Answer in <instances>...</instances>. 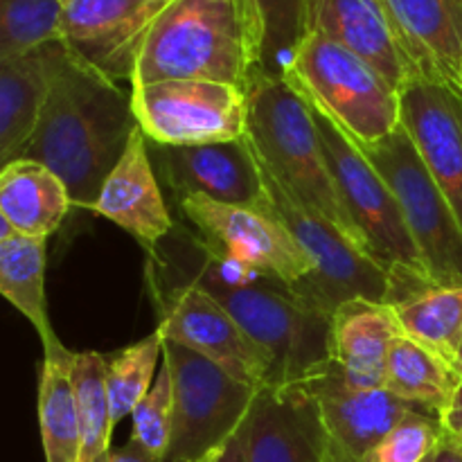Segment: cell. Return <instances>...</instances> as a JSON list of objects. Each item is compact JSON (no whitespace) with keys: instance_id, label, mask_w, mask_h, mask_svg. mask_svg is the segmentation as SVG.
<instances>
[{"instance_id":"obj_1","label":"cell","mask_w":462,"mask_h":462,"mask_svg":"<svg viewBox=\"0 0 462 462\" xmlns=\"http://www.w3.org/2000/svg\"><path fill=\"white\" fill-rule=\"evenodd\" d=\"M138 129L131 93L70 48L21 158L48 165L66 183L72 208L93 212L104 180Z\"/></svg>"},{"instance_id":"obj_2","label":"cell","mask_w":462,"mask_h":462,"mask_svg":"<svg viewBox=\"0 0 462 462\" xmlns=\"http://www.w3.org/2000/svg\"><path fill=\"white\" fill-rule=\"evenodd\" d=\"M264 30L255 0H176L144 34L129 86L203 79L246 90L262 68Z\"/></svg>"},{"instance_id":"obj_3","label":"cell","mask_w":462,"mask_h":462,"mask_svg":"<svg viewBox=\"0 0 462 462\" xmlns=\"http://www.w3.org/2000/svg\"><path fill=\"white\" fill-rule=\"evenodd\" d=\"M192 284L210 293L244 332L264 350L273 368V386L305 383L334 368L332 316L293 289L226 266L206 253Z\"/></svg>"},{"instance_id":"obj_4","label":"cell","mask_w":462,"mask_h":462,"mask_svg":"<svg viewBox=\"0 0 462 462\" xmlns=\"http://www.w3.org/2000/svg\"><path fill=\"white\" fill-rule=\"evenodd\" d=\"M248 138L275 179L365 253L325 158L310 102L284 77L260 72L248 88Z\"/></svg>"},{"instance_id":"obj_5","label":"cell","mask_w":462,"mask_h":462,"mask_svg":"<svg viewBox=\"0 0 462 462\" xmlns=\"http://www.w3.org/2000/svg\"><path fill=\"white\" fill-rule=\"evenodd\" d=\"M311 106V104H310ZM329 171L341 201L359 230L365 253L391 278L388 305L420 289L433 287L424 257L413 242L395 194L355 140L347 138L325 113L311 106Z\"/></svg>"},{"instance_id":"obj_6","label":"cell","mask_w":462,"mask_h":462,"mask_svg":"<svg viewBox=\"0 0 462 462\" xmlns=\"http://www.w3.org/2000/svg\"><path fill=\"white\" fill-rule=\"evenodd\" d=\"M284 79L359 147L400 126V93L370 63L319 32L305 36Z\"/></svg>"},{"instance_id":"obj_7","label":"cell","mask_w":462,"mask_h":462,"mask_svg":"<svg viewBox=\"0 0 462 462\" xmlns=\"http://www.w3.org/2000/svg\"><path fill=\"white\" fill-rule=\"evenodd\" d=\"M257 162L264 179L266 208L287 226L293 239L314 262V275L298 289V296L328 314H334L343 302L356 298L388 302L391 278L386 271L332 221L293 197L260 156Z\"/></svg>"},{"instance_id":"obj_8","label":"cell","mask_w":462,"mask_h":462,"mask_svg":"<svg viewBox=\"0 0 462 462\" xmlns=\"http://www.w3.org/2000/svg\"><path fill=\"white\" fill-rule=\"evenodd\" d=\"M359 149L395 194L433 284H462V226L404 126Z\"/></svg>"},{"instance_id":"obj_9","label":"cell","mask_w":462,"mask_h":462,"mask_svg":"<svg viewBox=\"0 0 462 462\" xmlns=\"http://www.w3.org/2000/svg\"><path fill=\"white\" fill-rule=\"evenodd\" d=\"M179 206L201 235L206 253L226 266L293 291L314 275L311 257L266 206H228L206 197L179 199Z\"/></svg>"},{"instance_id":"obj_10","label":"cell","mask_w":462,"mask_h":462,"mask_svg":"<svg viewBox=\"0 0 462 462\" xmlns=\"http://www.w3.org/2000/svg\"><path fill=\"white\" fill-rule=\"evenodd\" d=\"M162 359L174 382V433L165 462H197L239 431L260 391L167 338Z\"/></svg>"},{"instance_id":"obj_11","label":"cell","mask_w":462,"mask_h":462,"mask_svg":"<svg viewBox=\"0 0 462 462\" xmlns=\"http://www.w3.org/2000/svg\"><path fill=\"white\" fill-rule=\"evenodd\" d=\"M135 117L149 143L189 147L242 140L248 134V93L203 79L131 86Z\"/></svg>"},{"instance_id":"obj_12","label":"cell","mask_w":462,"mask_h":462,"mask_svg":"<svg viewBox=\"0 0 462 462\" xmlns=\"http://www.w3.org/2000/svg\"><path fill=\"white\" fill-rule=\"evenodd\" d=\"M158 329L167 341L197 352L237 382L257 391L273 386V368L264 350L197 284L189 282L171 293Z\"/></svg>"},{"instance_id":"obj_13","label":"cell","mask_w":462,"mask_h":462,"mask_svg":"<svg viewBox=\"0 0 462 462\" xmlns=\"http://www.w3.org/2000/svg\"><path fill=\"white\" fill-rule=\"evenodd\" d=\"M153 170L174 192L185 197H206L228 206H266L264 179L251 138L230 143L165 147L149 143Z\"/></svg>"},{"instance_id":"obj_14","label":"cell","mask_w":462,"mask_h":462,"mask_svg":"<svg viewBox=\"0 0 462 462\" xmlns=\"http://www.w3.org/2000/svg\"><path fill=\"white\" fill-rule=\"evenodd\" d=\"M248 462H332V445L310 383L266 386L246 422Z\"/></svg>"},{"instance_id":"obj_15","label":"cell","mask_w":462,"mask_h":462,"mask_svg":"<svg viewBox=\"0 0 462 462\" xmlns=\"http://www.w3.org/2000/svg\"><path fill=\"white\" fill-rule=\"evenodd\" d=\"M400 125L462 226V90L418 77L400 93Z\"/></svg>"},{"instance_id":"obj_16","label":"cell","mask_w":462,"mask_h":462,"mask_svg":"<svg viewBox=\"0 0 462 462\" xmlns=\"http://www.w3.org/2000/svg\"><path fill=\"white\" fill-rule=\"evenodd\" d=\"M307 383L319 400L329 433L332 462H361L406 415L420 411V406L400 400L386 388L359 391L347 386L337 365Z\"/></svg>"},{"instance_id":"obj_17","label":"cell","mask_w":462,"mask_h":462,"mask_svg":"<svg viewBox=\"0 0 462 462\" xmlns=\"http://www.w3.org/2000/svg\"><path fill=\"white\" fill-rule=\"evenodd\" d=\"M310 32L364 59L397 93L418 79L383 0H310Z\"/></svg>"},{"instance_id":"obj_18","label":"cell","mask_w":462,"mask_h":462,"mask_svg":"<svg viewBox=\"0 0 462 462\" xmlns=\"http://www.w3.org/2000/svg\"><path fill=\"white\" fill-rule=\"evenodd\" d=\"M93 212L120 226L152 255H156L161 239L170 235L171 215L162 199L143 129L131 135L125 156L104 180Z\"/></svg>"},{"instance_id":"obj_19","label":"cell","mask_w":462,"mask_h":462,"mask_svg":"<svg viewBox=\"0 0 462 462\" xmlns=\"http://www.w3.org/2000/svg\"><path fill=\"white\" fill-rule=\"evenodd\" d=\"M70 45L52 41L32 52L0 59V161L21 158L39 129Z\"/></svg>"},{"instance_id":"obj_20","label":"cell","mask_w":462,"mask_h":462,"mask_svg":"<svg viewBox=\"0 0 462 462\" xmlns=\"http://www.w3.org/2000/svg\"><path fill=\"white\" fill-rule=\"evenodd\" d=\"M147 34L138 0H68L61 41L113 79H131L135 54Z\"/></svg>"},{"instance_id":"obj_21","label":"cell","mask_w":462,"mask_h":462,"mask_svg":"<svg viewBox=\"0 0 462 462\" xmlns=\"http://www.w3.org/2000/svg\"><path fill=\"white\" fill-rule=\"evenodd\" d=\"M332 323V356L343 382L359 391L386 388L393 346L404 337L393 305L356 298L334 311Z\"/></svg>"},{"instance_id":"obj_22","label":"cell","mask_w":462,"mask_h":462,"mask_svg":"<svg viewBox=\"0 0 462 462\" xmlns=\"http://www.w3.org/2000/svg\"><path fill=\"white\" fill-rule=\"evenodd\" d=\"M418 77L462 90V0H383Z\"/></svg>"},{"instance_id":"obj_23","label":"cell","mask_w":462,"mask_h":462,"mask_svg":"<svg viewBox=\"0 0 462 462\" xmlns=\"http://www.w3.org/2000/svg\"><path fill=\"white\" fill-rule=\"evenodd\" d=\"M72 201L61 176L32 158H16L0 171V219L18 235L48 239L57 233Z\"/></svg>"},{"instance_id":"obj_24","label":"cell","mask_w":462,"mask_h":462,"mask_svg":"<svg viewBox=\"0 0 462 462\" xmlns=\"http://www.w3.org/2000/svg\"><path fill=\"white\" fill-rule=\"evenodd\" d=\"M75 352L61 341L43 347L39 382V424L45 462H79V404L72 383Z\"/></svg>"},{"instance_id":"obj_25","label":"cell","mask_w":462,"mask_h":462,"mask_svg":"<svg viewBox=\"0 0 462 462\" xmlns=\"http://www.w3.org/2000/svg\"><path fill=\"white\" fill-rule=\"evenodd\" d=\"M0 293L30 320L41 346L48 347L59 341L45 298V239L18 233L0 239Z\"/></svg>"},{"instance_id":"obj_26","label":"cell","mask_w":462,"mask_h":462,"mask_svg":"<svg viewBox=\"0 0 462 462\" xmlns=\"http://www.w3.org/2000/svg\"><path fill=\"white\" fill-rule=\"evenodd\" d=\"M460 382L462 374L456 370V365H451L429 347L415 343L406 334L397 338L393 346L391 359H388L386 391L400 400L440 418Z\"/></svg>"},{"instance_id":"obj_27","label":"cell","mask_w":462,"mask_h":462,"mask_svg":"<svg viewBox=\"0 0 462 462\" xmlns=\"http://www.w3.org/2000/svg\"><path fill=\"white\" fill-rule=\"evenodd\" d=\"M402 329L420 346L458 364L462 350V284H433L393 302ZM458 370V368H456Z\"/></svg>"},{"instance_id":"obj_28","label":"cell","mask_w":462,"mask_h":462,"mask_svg":"<svg viewBox=\"0 0 462 462\" xmlns=\"http://www.w3.org/2000/svg\"><path fill=\"white\" fill-rule=\"evenodd\" d=\"M165 356V334L156 328L143 341L104 356V382H106L108 406L113 427L126 415H134L135 406L152 391Z\"/></svg>"},{"instance_id":"obj_29","label":"cell","mask_w":462,"mask_h":462,"mask_svg":"<svg viewBox=\"0 0 462 462\" xmlns=\"http://www.w3.org/2000/svg\"><path fill=\"white\" fill-rule=\"evenodd\" d=\"M104 355L99 352H75L72 383L79 404L81 449L79 462H97L111 451L113 420L108 406L106 382H104Z\"/></svg>"},{"instance_id":"obj_30","label":"cell","mask_w":462,"mask_h":462,"mask_svg":"<svg viewBox=\"0 0 462 462\" xmlns=\"http://www.w3.org/2000/svg\"><path fill=\"white\" fill-rule=\"evenodd\" d=\"M61 14L59 0H0V59L61 39Z\"/></svg>"},{"instance_id":"obj_31","label":"cell","mask_w":462,"mask_h":462,"mask_svg":"<svg viewBox=\"0 0 462 462\" xmlns=\"http://www.w3.org/2000/svg\"><path fill=\"white\" fill-rule=\"evenodd\" d=\"M264 30V75L284 77L310 32V0H255Z\"/></svg>"},{"instance_id":"obj_32","label":"cell","mask_w":462,"mask_h":462,"mask_svg":"<svg viewBox=\"0 0 462 462\" xmlns=\"http://www.w3.org/2000/svg\"><path fill=\"white\" fill-rule=\"evenodd\" d=\"M447 433L440 418L429 411H413L388 431L361 462H429L440 449Z\"/></svg>"},{"instance_id":"obj_33","label":"cell","mask_w":462,"mask_h":462,"mask_svg":"<svg viewBox=\"0 0 462 462\" xmlns=\"http://www.w3.org/2000/svg\"><path fill=\"white\" fill-rule=\"evenodd\" d=\"M131 420H134L131 440L165 462L171 445V433H174V382H171V370L165 359H162L152 391L135 406Z\"/></svg>"},{"instance_id":"obj_34","label":"cell","mask_w":462,"mask_h":462,"mask_svg":"<svg viewBox=\"0 0 462 462\" xmlns=\"http://www.w3.org/2000/svg\"><path fill=\"white\" fill-rule=\"evenodd\" d=\"M440 424L447 436L462 447V382L456 388L449 406L440 413Z\"/></svg>"},{"instance_id":"obj_35","label":"cell","mask_w":462,"mask_h":462,"mask_svg":"<svg viewBox=\"0 0 462 462\" xmlns=\"http://www.w3.org/2000/svg\"><path fill=\"white\" fill-rule=\"evenodd\" d=\"M108 462H162L156 456H152L149 451H144L143 447L135 445L134 440L126 442L120 449L108 451Z\"/></svg>"},{"instance_id":"obj_36","label":"cell","mask_w":462,"mask_h":462,"mask_svg":"<svg viewBox=\"0 0 462 462\" xmlns=\"http://www.w3.org/2000/svg\"><path fill=\"white\" fill-rule=\"evenodd\" d=\"M217 462H248L246 458V436H244V424L239 427V431L226 442L224 451H221L219 460Z\"/></svg>"},{"instance_id":"obj_37","label":"cell","mask_w":462,"mask_h":462,"mask_svg":"<svg viewBox=\"0 0 462 462\" xmlns=\"http://www.w3.org/2000/svg\"><path fill=\"white\" fill-rule=\"evenodd\" d=\"M171 3H176V0H138L140 12H143V21H144V25H147V30L152 27V23L156 21V18L161 16L167 7H170Z\"/></svg>"},{"instance_id":"obj_38","label":"cell","mask_w":462,"mask_h":462,"mask_svg":"<svg viewBox=\"0 0 462 462\" xmlns=\"http://www.w3.org/2000/svg\"><path fill=\"white\" fill-rule=\"evenodd\" d=\"M429 462H462V447L447 436L440 449L429 458Z\"/></svg>"},{"instance_id":"obj_39","label":"cell","mask_w":462,"mask_h":462,"mask_svg":"<svg viewBox=\"0 0 462 462\" xmlns=\"http://www.w3.org/2000/svg\"><path fill=\"white\" fill-rule=\"evenodd\" d=\"M224 447H226V445H224ZM224 447H219V449L210 451V454H206V456H203V458H199L197 462H217V460H219L221 451H224Z\"/></svg>"},{"instance_id":"obj_40","label":"cell","mask_w":462,"mask_h":462,"mask_svg":"<svg viewBox=\"0 0 462 462\" xmlns=\"http://www.w3.org/2000/svg\"><path fill=\"white\" fill-rule=\"evenodd\" d=\"M456 368H458V373L462 374V350H460V355H458V364H456Z\"/></svg>"},{"instance_id":"obj_41","label":"cell","mask_w":462,"mask_h":462,"mask_svg":"<svg viewBox=\"0 0 462 462\" xmlns=\"http://www.w3.org/2000/svg\"><path fill=\"white\" fill-rule=\"evenodd\" d=\"M97 462H108V454H106V456H102V458H99Z\"/></svg>"},{"instance_id":"obj_42","label":"cell","mask_w":462,"mask_h":462,"mask_svg":"<svg viewBox=\"0 0 462 462\" xmlns=\"http://www.w3.org/2000/svg\"><path fill=\"white\" fill-rule=\"evenodd\" d=\"M59 3H63V5H66V3H68V0H59Z\"/></svg>"}]
</instances>
